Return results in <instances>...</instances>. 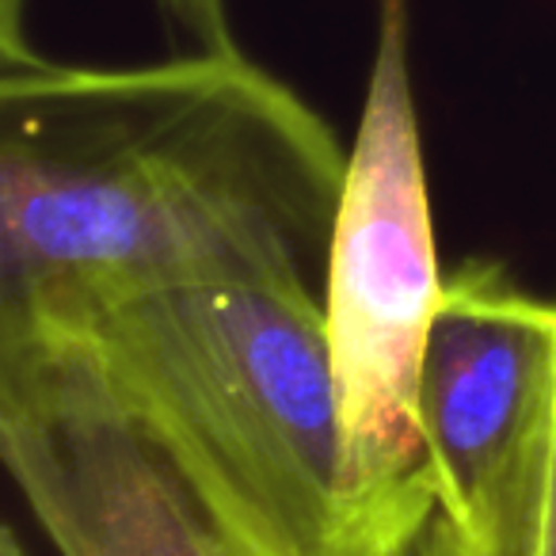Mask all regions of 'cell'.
<instances>
[{
	"instance_id": "5b68a950",
	"label": "cell",
	"mask_w": 556,
	"mask_h": 556,
	"mask_svg": "<svg viewBox=\"0 0 556 556\" xmlns=\"http://www.w3.org/2000/svg\"><path fill=\"white\" fill-rule=\"evenodd\" d=\"M0 454L58 556H229L65 340H0Z\"/></svg>"
},
{
	"instance_id": "8992f818",
	"label": "cell",
	"mask_w": 556,
	"mask_h": 556,
	"mask_svg": "<svg viewBox=\"0 0 556 556\" xmlns=\"http://www.w3.org/2000/svg\"><path fill=\"white\" fill-rule=\"evenodd\" d=\"M492 556H556V416L515 526Z\"/></svg>"
},
{
	"instance_id": "9c48e42d",
	"label": "cell",
	"mask_w": 556,
	"mask_h": 556,
	"mask_svg": "<svg viewBox=\"0 0 556 556\" xmlns=\"http://www.w3.org/2000/svg\"><path fill=\"white\" fill-rule=\"evenodd\" d=\"M27 16H31V0H0V65H20L42 54L31 42Z\"/></svg>"
},
{
	"instance_id": "ba28073f",
	"label": "cell",
	"mask_w": 556,
	"mask_h": 556,
	"mask_svg": "<svg viewBox=\"0 0 556 556\" xmlns=\"http://www.w3.org/2000/svg\"><path fill=\"white\" fill-rule=\"evenodd\" d=\"M355 556H469L465 541L442 515L439 500L424 503L419 510L404 515L386 533L370 538Z\"/></svg>"
},
{
	"instance_id": "7a4b0ae2",
	"label": "cell",
	"mask_w": 556,
	"mask_h": 556,
	"mask_svg": "<svg viewBox=\"0 0 556 556\" xmlns=\"http://www.w3.org/2000/svg\"><path fill=\"white\" fill-rule=\"evenodd\" d=\"M42 336L92 363L229 556H355L366 545L343 495L320 290H164Z\"/></svg>"
},
{
	"instance_id": "30bf717a",
	"label": "cell",
	"mask_w": 556,
	"mask_h": 556,
	"mask_svg": "<svg viewBox=\"0 0 556 556\" xmlns=\"http://www.w3.org/2000/svg\"><path fill=\"white\" fill-rule=\"evenodd\" d=\"M0 556H27L24 541H20V533L12 526H4V533H0Z\"/></svg>"
},
{
	"instance_id": "277c9868",
	"label": "cell",
	"mask_w": 556,
	"mask_h": 556,
	"mask_svg": "<svg viewBox=\"0 0 556 556\" xmlns=\"http://www.w3.org/2000/svg\"><path fill=\"white\" fill-rule=\"evenodd\" d=\"M556 416V302L503 260L472 255L442 278L419 374L424 469L469 556L510 533Z\"/></svg>"
},
{
	"instance_id": "6da1fadb",
	"label": "cell",
	"mask_w": 556,
	"mask_h": 556,
	"mask_svg": "<svg viewBox=\"0 0 556 556\" xmlns=\"http://www.w3.org/2000/svg\"><path fill=\"white\" fill-rule=\"evenodd\" d=\"M348 149L244 50L0 65V340L164 290L325 287Z\"/></svg>"
},
{
	"instance_id": "52a82bcc",
	"label": "cell",
	"mask_w": 556,
	"mask_h": 556,
	"mask_svg": "<svg viewBox=\"0 0 556 556\" xmlns=\"http://www.w3.org/2000/svg\"><path fill=\"white\" fill-rule=\"evenodd\" d=\"M172 50H202V54H229L240 50L232 31L229 0H153Z\"/></svg>"
},
{
	"instance_id": "3957f363",
	"label": "cell",
	"mask_w": 556,
	"mask_h": 556,
	"mask_svg": "<svg viewBox=\"0 0 556 556\" xmlns=\"http://www.w3.org/2000/svg\"><path fill=\"white\" fill-rule=\"evenodd\" d=\"M442 278L412 88L408 0H378L370 80L320 287L343 495L363 541L434 500L419 439V374Z\"/></svg>"
}]
</instances>
